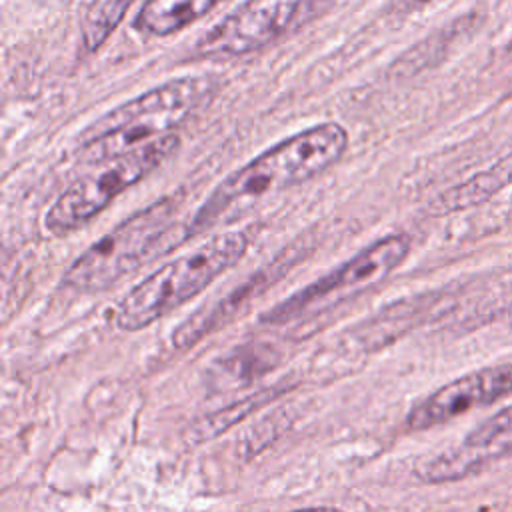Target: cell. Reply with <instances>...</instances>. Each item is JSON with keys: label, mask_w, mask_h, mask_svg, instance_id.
Returning <instances> with one entry per match:
<instances>
[{"label": "cell", "mask_w": 512, "mask_h": 512, "mask_svg": "<svg viewBox=\"0 0 512 512\" xmlns=\"http://www.w3.org/2000/svg\"><path fill=\"white\" fill-rule=\"evenodd\" d=\"M306 0H244L196 44L200 58L246 56L278 40Z\"/></svg>", "instance_id": "cell-7"}, {"label": "cell", "mask_w": 512, "mask_h": 512, "mask_svg": "<svg viewBox=\"0 0 512 512\" xmlns=\"http://www.w3.org/2000/svg\"><path fill=\"white\" fill-rule=\"evenodd\" d=\"M508 174L502 170H490V172H480L474 178L446 190L438 198V208L442 212H452V210H462L468 206H474L478 202H484L490 198L496 190H500L506 182Z\"/></svg>", "instance_id": "cell-13"}, {"label": "cell", "mask_w": 512, "mask_h": 512, "mask_svg": "<svg viewBox=\"0 0 512 512\" xmlns=\"http://www.w3.org/2000/svg\"><path fill=\"white\" fill-rule=\"evenodd\" d=\"M274 274H266V270H262L258 276H252L248 282H244L238 290L230 292L226 298L214 302L212 306L200 308L198 312H194L192 316H188L174 332H172V344L178 350L190 348L194 346L198 340H202L206 334L214 332L216 328H220L224 322H228L238 310L240 306L254 296L256 288L260 284H268L274 282L272 280Z\"/></svg>", "instance_id": "cell-10"}, {"label": "cell", "mask_w": 512, "mask_h": 512, "mask_svg": "<svg viewBox=\"0 0 512 512\" xmlns=\"http://www.w3.org/2000/svg\"><path fill=\"white\" fill-rule=\"evenodd\" d=\"M410 252V238L402 232L382 236L358 250L338 268L316 278L260 316L264 324H286L320 314L384 280Z\"/></svg>", "instance_id": "cell-6"}, {"label": "cell", "mask_w": 512, "mask_h": 512, "mask_svg": "<svg viewBox=\"0 0 512 512\" xmlns=\"http://www.w3.org/2000/svg\"><path fill=\"white\" fill-rule=\"evenodd\" d=\"M214 92L216 80L210 76L188 74L154 86L96 118L82 132L76 160L84 166H100L174 134L172 130L206 104Z\"/></svg>", "instance_id": "cell-2"}, {"label": "cell", "mask_w": 512, "mask_h": 512, "mask_svg": "<svg viewBox=\"0 0 512 512\" xmlns=\"http://www.w3.org/2000/svg\"><path fill=\"white\" fill-rule=\"evenodd\" d=\"M244 230L210 236L198 248L166 262L132 286L116 306L114 324L124 332L142 330L208 288L248 252Z\"/></svg>", "instance_id": "cell-3"}, {"label": "cell", "mask_w": 512, "mask_h": 512, "mask_svg": "<svg viewBox=\"0 0 512 512\" xmlns=\"http://www.w3.org/2000/svg\"><path fill=\"white\" fill-rule=\"evenodd\" d=\"M176 148L178 136L168 134L96 166L54 200L44 216L46 230L54 236H66L86 226L116 196L148 176Z\"/></svg>", "instance_id": "cell-5"}, {"label": "cell", "mask_w": 512, "mask_h": 512, "mask_svg": "<svg viewBox=\"0 0 512 512\" xmlns=\"http://www.w3.org/2000/svg\"><path fill=\"white\" fill-rule=\"evenodd\" d=\"M132 0H92L82 22V42L88 52L98 50L120 24Z\"/></svg>", "instance_id": "cell-12"}, {"label": "cell", "mask_w": 512, "mask_h": 512, "mask_svg": "<svg viewBox=\"0 0 512 512\" xmlns=\"http://www.w3.org/2000/svg\"><path fill=\"white\" fill-rule=\"evenodd\" d=\"M222 0H146L132 26L150 38H164L206 16Z\"/></svg>", "instance_id": "cell-11"}, {"label": "cell", "mask_w": 512, "mask_h": 512, "mask_svg": "<svg viewBox=\"0 0 512 512\" xmlns=\"http://www.w3.org/2000/svg\"><path fill=\"white\" fill-rule=\"evenodd\" d=\"M438 0H392V10L400 12V14H406V12H414V10H420L428 4H434Z\"/></svg>", "instance_id": "cell-15"}, {"label": "cell", "mask_w": 512, "mask_h": 512, "mask_svg": "<svg viewBox=\"0 0 512 512\" xmlns=\"http://www.w3.org/2000/svg\"><path fill=\"white\" fill-rule=\"evenodd\" d=\"M176 198H158L122 220L88 246L64 272L62 286L74 292H98L134 272L174 226Z\"/></svg>", "instance_id": "cell-4"}, {"label": "cell", "mask_w": 512, "mask_h": 512, "mask_svg": "<svg viewBox=\"0 0 512 512\" xmlns=\"http://www.w3.org/2000/svg\"><path fill=\"white\" fill-rule=\"evenodd\" d=\"M348 148V132L338 122L300 130L230 172L202 202L186 228V238L208 232L228 212L264 196L298 186L336 164Z\"/></svg>", "instance_id": "cell-1"}, {"label": "cell", "mask_w": 512, "mask_h": 512, "mask_svg": "<svg viewBox=\"0 0 512 512\" xmlns=\"http://www.w3.org/2000/svg\"><path fill=\"white\" fill-rule=\"evenodd\" d=\"M512 456V404L480 422L456 446L424 456L414 474L428 484L456 482L480 474L488 466Z\"/></svg>", "instance_id": "cell-8"}, {"label": "cell", "mask_w": 512, "mask_h": 512, "mask_svg": "<svg viewBox=\"0 0 512 512\" xmlns=\"http://www.w3.org/2000/svg\"><path fill=\"white\" fill-rule=\"evenodd\" d=\"M294 512H342L340 508H330V506H314V508H300Z\"/></svg>", "instance_id": "cell-16"}, {"label": "cell", "mask_w": 512, "mask_h": 512, "mask_svg": "<svg viewBox=\"0 0 512 512\" xmlns=\"http://www.w3.org/2000/svg\"><path fill=\"white\" fill-rule=\"evenodd\" d=\"M270 396H274L272 390L260 392V394H252V396H248V398H244V400H240V402H236V404H232V406H228V408H222V410H218V412H214V414L202 418V420L196 422V424L192 426V430H190L192 440H194V442H204V440H210V438L218 436L224 428L232 426L234 422H238L240 418H244L248 412H252V410L260 408L262 404H266Z\"/></svg>", "instance_id": "cell-14"}, {"label": "cell", "mask_w": 512, "mask_h": 512, "mask_svg": "<svg viewBox=\"0 0 512 512\" xmlns=\"http://www.w3.org/2000/svg\"><path fill=\"white\" fill-rule=\"evenodd\" d=\"M510 50H512V38H510Z\"/></svg>", "instance_id": "cell-17"}, {"label": "cell", "mask_w": 512, "mask_h": 512, "mask_svg": "<svg viewBox=\"0 0 512 512\" xmlns=\"http://www.w3.org/2000/svg\"><path fill=\"white\" fill-rule=\"evenodd\" d=\"M512 392V362L484 366L440 386L414 404L406 416L412 432L446 424L470 410L488 406Z\"/></svg>", "instance_id": "cell-9"}]
</instances>
